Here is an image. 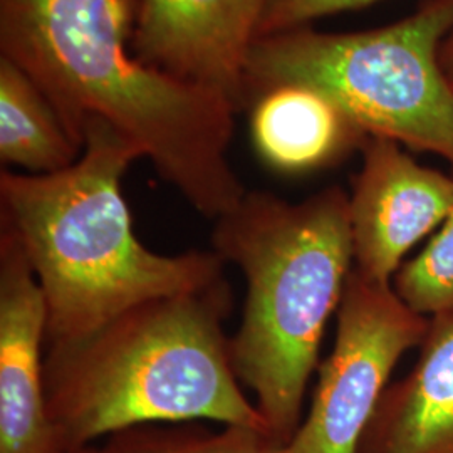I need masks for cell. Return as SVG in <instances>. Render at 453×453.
Wrapping results in <instances>:
<instances>
[{
	"label": "cell",
	"mask_w": 453,
	"mask_h": 453,
	"mask_svg": "<svg viewBox=\"0 0 453 453\" xmlns=\"http://www.w3.org/2000/svg\"><path fill=\"white\" fill-rule=\"evenodd\" d=\"M138 0H0V56L48 97L82 148L110 123L185 202L217 220L247 194L228 150L237 108L138 61Z\"/></svg>",
	"instance_id": "obj_1"
},
{
	"label": "cell",
	"mask_w": 453,
	"mask_h": 453,
	"mask_svg": "<svg viewBox=\"0 0 453 453\" xmlns=\"http://www.w3.org/2000/svg\"><path fill=\"white\" fill-rule=\"evenodd\" d=\"M140 158L110 123L89 119L71 166L0 172V228L16 237L44 296L46 346L86 338L146 301L226 279L211 249L165 256L136 237L121 181Z\"/></svg>",
	"instance_id": "obj_2"
},
{
	"label": "cell",
	"mask_w": 453,
	"mask_h": 453,
	"mask_svg": "<svg viewBox=\"0 0 453 453\" xmlns=\"http://www.w3.org/2000/svg\"><path fill=\"white\" fill-rule=\"evenodd\" d=\"M230 311L224 279L146 301L86 338L46 346L48 415L63 450L151 423L209 420L269 432L232 365Z\"/></svg>",
	"instance_id": "obj_3"
},
{
	"label": "cell",
	"mask_w": 453,
	"mask_h": 453,
	"mask_svg": "<svg viewBox=\"0 0 453 453\" xmlns=\"http://www.w3.org/2000/svg\"><path fill=\"white\" fill-rule=\"evenodd\" d=\"M211 250L239 267L247 294L230 357L273 437L297 432L324 329L353 273L349 194L327 187L303 202L262 190L215 220Z\"/></svg>",
	"instance_id": "obj_4"
},
{
	"label": "cell",
	"mask_w": 453,
	"mask_h": 453,
	"mask_svg": "<svg viewBox=\"0 0 453 453\" xmlns=\"http://www.w3.org/2000/svg\"><path fill=\"white\" fill-rule=\"evenodd\" d=\"M453 29V0H428L389 26L363 33L312 27L260 37L247 93L299 84L334 103L366 136L388 138L453 165V88L440 48Z\"/></svg>",
	"instance_id": "obj_5"
},
{
	"label": "cell",
	"mask_w": 453,
	"mask_h": 453,
	"mask_svg": "<svg viewBox=\"0 0 453 453\" xmlns=\"http://www.w3.org/2000/svg\"><path fill=\"white\" fill-rule=\"evenodd\" d=\"M428 326L393 284L372 282L353 269L336 311L333 349L286 453H357L393 370L420 346Z\"/></svg>",
	"instance_id": "obj_6"
},
{
	"label": "cell",
	"mask_w": 453,
	"mask_h": 453,
	"mask_svg": "<svg viewBox=\"0 0 453 453\" xmlns=\"http://www.w3.org/2000/svg\"><path fill=\"white\" fill-rule=\"evenodd\" d=\"M269 0H138L133 52L175 80L247 103V65Z\"/></svg>",
	"instance_id": "obj_7"
},
{
	"label": "cell",
	"mask_w": 453,
	"mask_h": 453,
	"mask_svg": "<svg viewBox=\"0 0 453 453\" xmlns=\"http://www.w3.org/2000/svg\"><path fill=\"white\" fill-rule=\"evenodd\" d=\"M363 163L349 194L355 271L391 284L406 254L453 209V177L415 162L380 136L361 146Z\"/></svg>",
	"instance_id": "obj_8"
},
{
	"label": "cell",
	"mask_w": 453,
	"mask_h": 453,
	"mask_svg": "<svg viewBox=\"0 0 453 453\" xmlns=\"http://www.w3.org/2000/svg\"><path fill=\"white\" fill-rule=\"evenodd\" d=\"M44 296L16 237L0 228V453H65L49 420Z\"/></svg>",
	"instance_id": "obj_9"
},
{
	"label": "cell",
	"mask_w": 453,
	"mask_h": 453,
	"mask_svg": "<svg viewBox=\"0 0 453 453\" xmlns=\"http://www.w3.org/2000/svg\"><path fill=\"white\" fill-rule=\"evenodd\" d=\"M420 348L385 391L357 453H453V311L430 319Z\"/></svg>",
	"instance_id": "obj_10"
},
{
	"label": "cell",
	"mask_w": 453,
	"mask_h": 453,
	"mask_svg": "<svg viewBox=\"0 0 453 453\" xmlns=\"http://www.w3.org/2000/svg\"><path fill=\"white\" fill-rule=\"evenodd\" d=\"M250 134L260 160L288 175L329 166L368 138L334 103L299 84L256 93Z\"/></svg>",
	"instance_id": "obj_11"
},
{
	"label": "cell",
	"mask_w": 453,
	"mask_h": 453,
	"mask_svg": "<svg viewBox=\"0 0 453 453\" xmlns=\"http://www.w3.org/2000/svg\"><path fill=\"white\" fill-rule=\"evenodd\" d=\"M82 148L37 84L0 56V160L24 173L46 175L78 162Z\"/></svg>",
	"instance_id": "obj_12"
},
{
	"label": "cell",
	"mask_w": 453,
	"mask_h": 453,
	"mask_svg": "<svg viewBox=\"0 0 453 453\" xmlns=\"http://www.w3.org/2000/svg\"><path fill=\"white\" fill-rule=\"evenodd\" d=\"M97 453H286L267 430L220 425L219 430L187 423H151L106 438Z\"/></svg>",
	"instance_id": "obj_13"
},
{
	"label": "cell",
	"mask_w": 453,
	"mask_h": 453,
	"mask_svg": "<svg viewBox=\"0 0 453 453\" xmlns=\"http://www.w3.org/2000/svg\"><path fill=\"white\" fill-rule=\"evenodd\" d=\"M406 306L432 319L453 311V209L420 254L406 260L393 279Z\"/></svg>",
	"instance_id": "obj_14"
},
{
	"label": "cell",
	"mask_w": 453,
	"mask_h": 453,
	"mask_svg": "<svg viewBox=\"0 0 453 453\" xmlns=\"http://www.w3.org/2000/svg\"><path fill=\"white\" fill-rule=\"evenodd\" d=\"M378 0H269L260 22V37L311 27L314 20L357 11Z\"/></svg>",
	"instance_id": "obj_15"
},
{
	"label": "cell",
	"mask_w": 453,
	"mask_h": 453,
	"mask_svg": "<svg viewBox=\"0 0 453 453\" xmlns=\"http://www.w3.org/2000/svg\"><path fill=\"white\" fill-rule=\"evenodd\" d=\"M440 65L447 76V80L453 88V29L450 34L443 39L440 48Z\"/></svg>",
	"instance_id": "obj_16"
},
{
	"label": "cell",
	"mask_w": 453,
	"mask_h": 453,
	"mask_svg": "<svg viewBox=\"0 0 453 453\" xmlns=\"http://www.w3.org/2000/svg\"><path fill=\"white\" fill-rule=\"evenodd\" d=\"M74 453H97V447L96 445H91V447H86V449H81V450Z\"/></svg>",
	"instance_id": "obj_17"
}]
</instances>
